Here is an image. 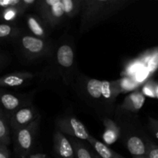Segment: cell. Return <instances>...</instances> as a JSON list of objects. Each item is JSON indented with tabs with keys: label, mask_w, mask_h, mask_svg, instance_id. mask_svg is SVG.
<instances>
[{
	"label": "cell",
	"mask_w": 158,
	"mask_h": 158,
	"mask_svg": "<svg viewBox=\"0 0 158 158\" xmlns=\"http://www.w3.org/2000/svg\"><path fill=\"white\" fill-rule=\"evenodd\" d=\"M155 137H156V138L158 139V130L157 131H155Z\"/></svg>",
	"instance_id": "34"
},
{
	"label": "cell",
	"mask_w": 158,
	"mask_h": 158,
	"mask_svg": "<svg viewBox=\"0 0 158 158\" xmlns=\"http://www.w3.org/2000/svg\"><path fill=\"white\" fill-rule=\"evenodd\" d=\"M35 90L28 93H15L0 88V108L9 118L20 108L32 104Z\"/></svg>",
	"instance_id": "8"
},
{
	"label": "cell",
	"mask_w": 158,
	"mask_h": 158,
	"mask_svg": "<svg viewBox=\"0 0 158 158\" xmlns=\"http://www.w3.org/2000/svg\"><path fill=\"white\" fill-rule=\"evenodd\" d=\"M41 117L24 127L12 131L14 151L19 158H27L32 154L36 140Z\"/></svg>",
	"instance_id": "6"
},
{
	"label": "cell",
	"mask_w": 158,
	"mask_h": 158,
	"mask_svg": "<svg viewBox=\"0 0 158 158\" xmlns=\"http://www.w3.org/2000/svg\"><path fill=\"white\" fill-rule=\"evenodd\" d=\"M148 72L149 71L146 69H140V70L138 71V74L137 75V81H143L144 79H146L148 77Z\"/></svg>",
	"instance_id": "29"
},
{
	"label": "cell",
	"mask_w": 158,
	"mask_h": 158,
	"mask_svg": "<svg viewBox=\"0 0 158 158\" xmlns=\"http://www.w3.org/2000/svg\"><path fill=\"white\" fill-rule=\"evenodd\" d=\"M114 120L120 129V137L133 157L146 156V144L135 132L136 117L134 114L126 112L116 106Z\"/></svg>",
	"instance_id": "4"
},
{
	"label": "cell",
	"mask_w": 158,
	"mask_h": 158,
	"mask_svg": "<svg viewBox=\"0 0 158 158\" xmlns=\"http://www.w3.org/2000/svg\"><path fill=\"white\" fill-rule=\"evenodd\" d=\"M27 158H49L44 154H32Z\"/></svg>",
	"instance_id": "30"
},
{
	"label": "cell",
	"mask_w": 158,
	"mask_h": 158,
	"mask_svg": "<svg viewBox=\"0 0 158 158\" xmlns=\"http://www.w3.org/2000/svg\"><path fill=\"white\" fill-rule=\"evenodd\" d=\"M11 143V128L9 118L0 108V144L8 146Z\"/></svg>",
	"instance_id": "18"
},
{
	"label": "cell",
	"mask_w": 158,
	"mask_h": 158,
	"mask_svg": "<svg viewBox=\"0 0 158 158\" xmlns=\"http://www.w3.org/2000/svg\"><path fill=\"white\" fill-rule=\"evenodd\" d=\"M142 94H143V95L144 96V97L147 96V97L154 98V97H155V95H154V86L151 85L150 83L144 85L143 89H142Z\"/></svg>",
	"instance_id": "24"
},
{
	"label": "cell",
	"mask_w": 158,
	"mask_h": 158,
	"mask_svg": "<svg viewBox=\"0 0 158 158\" xmlns=\"http://www.w3.org/2000/svg\"><path fill=\"white\" fill-rule=\"evenodd\" d=\"M0 158H10V151L6 145L0 144Z\"/></svg>",
	"instance_id": "28"
},
{
	"label": "cell",
	"mask_w": 158,
	"mask_h": 158,
	"mask_svg": "<svg viewBox=\"0 0 158 158\" xmlns=\"http://www.w3.org/2000/svg\"><path fill=\"white\" fill-rule=\"evenodd\" d=\"M145 102V97L141 92L134 91L130 94L126 98L123 100L122 103L117 106L119 109L126 112L134 114L140 110L143 106Z\"/></svg>",
	"instance_id": "14"
},
{
	"label": "cell",
	"mask_w": 158,
	"mask_h": 158,
	"mask_svg": "<svg viewBox=\"0 0 158 158\" xmlns=\"http://www.w3.org/2000/svg\"><path fill=\"white\" fill-rule=\"evenodd\" d=\"M52 77L60 79L66 86H73L79 73L76 61L75 45L71 38H64L54 43L51 54Z\"/></svg>",
	"instance_id": "2"
},
{
	"label": "cell",
	"mask_w": 158,
	"mask_h": 158,
	"mask_svg": "<svg viewBox=\"0 0 158 158\" xmlns=\"http://www.w3.org/2000/svg\"><path fill=\"white\" fill-rule=\"evenodd\" d=\"M21 0H0V10L9 8L20 7Z\"/></svg>",
	"instance_id": "23"
},
{
	"label": "cell",
	"mask_w": 158,
	"mask_h": 158,
	"mask_svg": "<svg viewBox=\"0 0 158 158\" xmlns=\"http://www.w3.org/2000/svg\"><path fill=\"white\" fill-rule=\"evenodd\" d=\"M9 63V56L6 52H0V71L4 69Z\"/></svg>",
	"instance_id": "27"
},
{
	"label": "cell",
	"mask_w": 158,
	"mask_h": 158,
	"mask_svg": "<svg viewBox=\"0 0 158 158\" xmlns=\"http://www.w3.org/2000/svg\"><path fill=\"white\" fill-rule=\"evenodd\" d=\"M40 73L32 72H14L0 77V88L26 87L36 81Z\"/></svg>",
	"instance_id": "10"
},
{
	"label": "cell",
	"mask_w": 158,
	"mask_h": 158,
	"mask_svg": "<svg viewBox=\"0 0 158 158\" xmlns=\"http://www.w3.org/2000/svg\"><path fill=\"white\" fill-rule=\"evenodd\" d=\"M118 83L122 94L133 90L136 87V83L134 82V80H131L128 77H123L120 80H118Z\"/></svg>",
	"instance_id": "22"
},
{
	"label": "cell",
	"mask_w": 158,
	"mask_h": 158,
	"mask_svg": "<svg viewBox=\"0 0 158 158\" xmlns=\"http://www.w3.org/2000/svg\"><path fill=\"white\" fill-rule=\"evenodd\" d=\"M130 3L129 0H82L80 33L89 32L123 10Z\"/></svg>",
	"instance_id": "1"
},
{
	"label": "cell",
	"mask_w": 158,
	"mask_h": 158,
	"mask_svg": "<svg viewBox=\"0 0 158 158\" xmlns=\"http://www.w3.org/2000/svg\"><path fill=\"white\" fill-rule=\"evenodd\" d=\"M101 82L102 80L79 74L73 86L77 89L79 96L98 112L100 115H103V118L110 117L109 115L113 114L108 109L103 99Z\"/></svg>",
	"instance_id": "5"
},
{
	"label": "cell",
	"mask_w": 158,
	"mask_h": 158,
	"mask_svg": "<svg viewBox=\"0 0 158 158\" xmlns=\"http://www.w3.org/2000/svg\"><path fill=\"white\" fill-rule=\"evenodd\" d=\"M23 32L24 30L16 24L0 23V43H12Z\"/></svg>",
	"instance_id": "16"
},
{
	"label": "cell",
	"mask_w": 158,
	"mask_h": 158,
	"mask_svg": "<svg viewBox=\"0 0 158 158\" xmlns=\"http://www.w3.org/2000/svg\"><path fill=\"white\" fill-rule=\"evenodd\" d=\"M133 158H148L146 156H141V157H133Z\"/></svg>",
	"instance_id": "33"
},
{
	"label": "cell",
	"mask_w": 158,
	"mask_h": 158,
	"mask_svg": "<svg viewBox=\"0 0 158 158\" xmlns=\"http://www.w3.org/2000/svg\"><path fill=\"white\" fill-rule=\"evenodd\" d=\"M66 19H73L81 11L82 0H61Z\"/></svg>",
	"instance_id": "19"
},
{
	"label": "cell",
	"mask_w": 158,
	"mask_h": 158,
	"mask_svg": "<svg viewBox=\"0 0 158 158\" xmlns=\"http://www.w3.org/2000/svg\"><path fill=\"white\" fill-rule=\"evenodd\" d=\"M103 122L104 126V132L103 134V143L108 146L118 140L120 137V129L115 120L110 117H104Z\"/></svg>",
	"instance_id": "15"
},
{
	"label": "cell",
	"mask_w": 158,
	"mask_h": 158,
	"mask_svg": "<svg viewBox=\"0 0 158 158\" xmlns=\"http://www.w3.org/2000/svg\"><path fill=\"white\" fill-rule=\"evenodd\" d=\"M75 153V158H94L92 153L82 140L74 137H69Z\"/></svg>",
	"instance_id": "20"
},
{
	"label": "cell",
	"mask_w": 158,
	"mask_h": 158,
	"mask_svg": "<svg viewBox=\"0 0 158 158\" xmlns=\"http://www.w3.org/2000/svg\"><path fill=\"white\" fill-rule=\"evenodd\" d=\"M157 63H158V54H155L153 56L151 57L149 62H148V70L149 72H154L157 67Z\"/></svg>",
	"instance_id": "25"
},
{
	"label": "cell",
	"mask_w": 158,
	"mask_h": 158,
	"mask_svg": "<svg viewBox=\"0 0 158 158\" xmlns=\"http://www.w3.org/2000/svg\"><path fill=\"white\" fill-rule=\"evenodd\" d=\"M154 95H155V97L158 99V84L154 85Z\"/></svg>",
	"instance_id": "31"
},
{
	"label": "cell",
	"mask_w": 158,
	"mask_h": 158,
	"mask_svg": "<svg viewBox=\"0 0 158 158\" xmlns=\"http://www.w3.org/2000/svg\"><path fill=\"white\" fill-rule=\"evenodd\" d=\"M12 43L22 63L27 64L50 57L54 46L49 39L37 38L25 31Z\"/></svg>",
	"instance_id": "3"
},
{
	"label": "cell",
	"mask_w": 158,
	"mask_h": 158,
	"mask_svg": "<svg viewBox=\"0 0 158 158\" xmlns=\"http://www.w3.org/2000/svg\"><path fill=\"white\" fill-rule=\"evenodd\" d=\"M26 26L29 33L37 38L49 40L50 28L36 14H28L26 17Z\"/></svg>",
	"instance_id": "13"
},
{
	"label": "cell",
	"mask_w": 158,
	"mask_h": 158,
	"mask_svg": "<svg viewBox=\"0 0 158 158\" xmlns=\"http://www.w3.org/2000/svg\"><path fill=\"white\" fill-rule=\"evenodd\" d=\"M40 117V114L33 104L26 105L14 112L9 117L11 131L24 127Z\"/></svg>",
	"instance_id": "11"
},
{
	"label": "cell",
	"mask_w": 158,
	"mask_h": 158,
	"mask_svg": "<svg viewBox=\"0 0 158 158\" xmlns=\"http://www.w3.org/2000/svg\"><path fill=\"white\" fill-rule=\"evenodd\" d=\"M24 14L22 12L19 8L13 7L0 10V19L6 23H13L19 17Z\"/></svg>",
	"instance_id": "21"
},
{
	"label": "cell",
	"mask_w": 158,
	"mask_h": 158,
	"mask_svg": "<svg viewBox=\"0 0 158 158\" xmlns=\"http://www.w3.org/2000/svg\"><path fill=\"white\" fill-rule=\"evenodd\" d=\"M53 150L56 158H75L70 140L58 130H56L53 134Z\"/></svg>",
	"instance_id": "12"
},
{
	"label": "cell",
	"mask_w": 158,
	"mask_h": 158,
	"mask_svg": "<svg viewBox=\"0 0 158 158\" xmlns=\"http://www.w3.org/2000/svg\"><path fill=\"white\" fill-rule=\"evenodd\" d=\"M35 12L51 29L61 26L65 20L61 0H37Z\"/></svg>",
	"instance_id": "7"
},
{
	"label": "cell",
	"mask_w": 158,
	"mask_h": 158,
	"mask_svg": "<svg viewBox=\"0 0 158 158\" xmlns=\"http://www.w3.org/2000/svg\"><path fill=\"white\" fill-rule=\"evenodd\" d=\"M147 151L146 155L148 158H158V148L154 147L153 145L146 147Z\"/></svg>",
	"instance_id": "26"
},
{
	"label": "cell",
	"mask_w": 158,
	"mask_h": 158,
	"mask_svg": "<svg viewBox=\"0 0 158 158\" xmlns=\"http://www.w3.org/2000/svg\"><path fill=\"white\" fill-rule=\"evenodd\" d=\"M91 153H92V155H93V157H94V158H100L97 154H96L95 152H93V151H91Z\"/></svg>",
	"instance_id": "32"
},
{
	"label": "cell",
	"mask_w": 158,
	"mask_h": 158,
	"mask_svg": "<svg viewBox=\"0 0 158 158\" xmlns=\"http://www.w3.org/2000/svg\"><path fill=\"white\" fill-rule=\"evenodd\" d=\"M88 142L92 145L95 150V153L100 158H126L121 154L113 151L109 146L105 144L103 142L97 140L93 136L89 137Z\"/></svg>",
	"instance_id": "17"
},
{
	"label": "cell",
	"mask_w": 158,
	"mask_h": 158,
	"mask_svg": "<svg viewBox=\"0 0 158 158\" xmlns=\"http://www.w3.org/2000/svg\"><path fill=\"white\" fill-rule=\"evenodd\" d=\"M56 130L63 134L80 140H89L91 135L86 127L74 116H62L56 120Z\"/></svg>",
	"instance_id": "9"
}]
</instances>
